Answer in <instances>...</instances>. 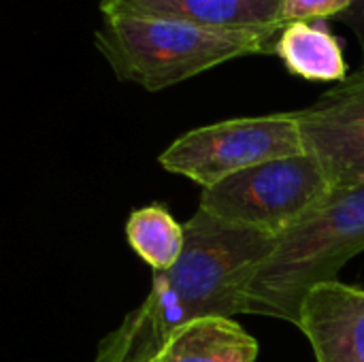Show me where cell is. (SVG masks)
<instances>
[{"label": "cell", "instance_id": "cell-1", "mask_svg": "<svg viewBox=\"0 0 364 362\" xmlns=\"http://www.w3.org/2000/svg\"><path fill=\"white\" fill-rule=\"evenodd\" d=\"M186 226V247L168 271L154 273L141 303L160 337L211 316L245 314L247 288L277 237L222 222L198 209Z\"/></svg>", "mask_w": 364, "mask_h": 362}, {"label": "cell", "instance_id": "cell-2", "mask_svg": "<svg viewBox=\"0 0 364 362\" xmlns=\"http://www.w3.org/2000/svg\"><path fill=\"white\" fill-rule=\"evenodd\" d=\"M364 252V183L333 188L307 215L282 233L256 271L245 314L299 324L305 297Z\"/></svg>", "mask_w": 364, "mask_h": 362}, {"label": "cell", "instance_id": "cell-3", "mask_svg": "<svg viewBox=\"0 0 364 362\" xmlns=\"http://www.w3.org/2000/svg\"><path fill=\"white\" fill-rule=\"evenodd\" d=\"M277 34L273 30H213L143 15H102L94 45L119 81L160 92L230 60L273 53Z\"/></svg>", "mask_w": 364, "mask_h": 362}, {"label": "cell", "instance_id": "cell-4", "mask_svg": "<svg viewBox=\"0 0 364 362\" xmlns=\"http://www.w3.org/2000/svg\"><path fill=\"white\" fill-rule=\"evenodd\" d=\"M333 190L320 162L305 154L256 164L205 188V213L273 237L286 233Z\"/></svg>", "mask_w": 364, "mask_h": 362}, {"label": "cell", "instance_id": "cell-5", "mask_svg": "<svg viewBox=\"0 0 364 362\" xmlns=\"http://www.w3.org/2000/svg\"><path fill=\"white\" fill-rule=\"evenodd\" d=\"M305 154L296 113L235 117L188 130L162 154L160 164L211 188L222 179L262 162Z\"/></svg>", "mask_w": 364, "mask_h": 362}, {"label": "cell", "instance_id": "cell-6", "mask_svg": "<svg viewBox=\"0 0 364 362\" xmlns=\"http://www.w3.org/2000/svg\"><path fill=\"white\" fill-rule=\"evenodd\" d=\"M294 113L305 151L320 162L331 186L364 183V73H354Z\"/></svg>", "mask_w": 364, "mask_h": 362}, {"label": "cell", "instance_id": "cell-7", "mask_svg": "<svg viewBox=\"0 0 364 362\" xmlns=\"http://www.w3.org/2000/svg\"><path fill=\"white\" fill-rule=\"evenodd\" d=\"M318 362H364V288L343 282L316 286L299 324Z\"/></svg>", "mask_w": 364, "mask_h": 362}, {"label": "cell", "instance_id": "cell-8", "mask_svg": "<svg viewBox=\"0 0 364 362\" xmlns=\"http://www.w3.org/2000/svg\"><path fill=\"white\" fill-rule=\"evenodd\" d=\"M284 0H100L102 15H143L213 30L279 32Z\"/></svg>", "mask_w": 364, "mask_h": 362}, {"label": "cell", "instance_id": "cell-9", "mask_svg": "<svg viewBox=\"0 0 364 362\" xmlns=\"http://www.w3.org/2000/svg\"><path fill=\"white\" fill-rule=\"evenodd\" d=\"M258 341L232 318L192 320L160 339L151 362H256Z\"/></svg>", "mask_w": 364, "mask_h": 362}, {"label": "cell", "instance_id": "cell-10", "mask_svg": "<svg viewBox=\"0 0 364 362\" xmlns=\"http://www.w3.org/2000/svg\"><path fill=\"white\" fill-rule=\"evenodd\" d=\"M273 53L294 77L314 83H341L348 62L337 34L322 21H290L273 45Z\"/></svg>", "mask_w": 364, "mask_h": 362}, {"label": "cell", "instance_id": "cell-11", "mask_svg": "<svg viewBox=\"0 0 364 362\" xmlns=\"http://www.w3.org/2000/svg\"><path fill=\"white\" fill-rule=\"evenodd\" d=\"M126 239L132 252L154 269L168 271L181 258L186 247V226L179 224L164 205L134 209L126 222Z\"/></svg>", "mask_w": 364, "mask_h": 362}, {"label": "cell", "instance_id": "cell-12", "mask_svg": "<svg viewBox=\"0 0 364 362\" xmlns=\"http://www.w3.org/2000/svg\"><path fill=\"white\" fill-rule=\"evenodd\" d=\"M160 339L151 316L139 305L100 341L96 362H151Z\"/></svg>", "mask_w": 364, "mask_h": 362}, {"label": "cell", "instance_id": "cell-13", "mask_svg": "<svg viewBox=\"0 0 364 362\" xmlns=\"http://www.w3.org/2000/svg\"><path fill=\"white\" fill-rule=\"evenodd\" d=\"M352 6V0H284L282 19L290 21H324L339 17Z\"/></svg>", "mask_w": 364, "mask_h": 362}, {"label": "cell", "instance_id": "cell-14", "mask_svg": "<svg viewBox=\"0 0 364 362\" xmlns=\"http://www.w3.org/2000/svg\"><path fill=\"white\" fill-rule=\"evenodd\" d=\"M343 26H348L352 30V34L356 36L358 45H360V55H363V64L358 68V73H364V0H352V6L341 13L337 17Z\"/></svg>", "mask_w": 364, "mask_h": 362}]
</instances>
